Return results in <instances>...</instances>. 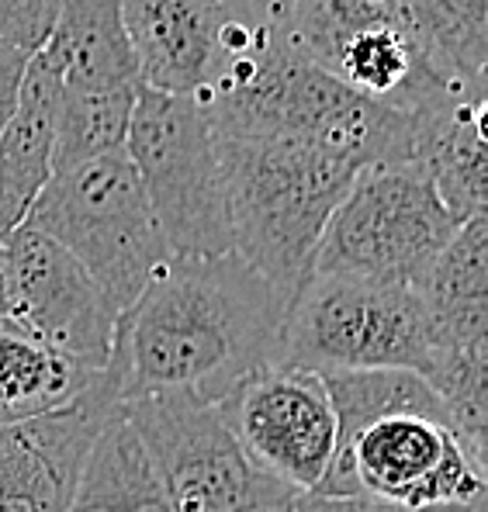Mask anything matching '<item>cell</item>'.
Segmentation results:
<instances>
[{
  "label": "cell",
  "instance_id": "26",
  "mask_svg": "<svg viewBox=\"0 0 488 512\" xmlns=\"http://www.w3.org/2000/svg\"><path fill=\"white\" fill-rule=\"evenodd\" d=\"M260 512H298V509H295V499H291V502H281V506H270V509H260Z\"/></svg>",
  "mask_w": 488,
  "mask_h": 512
},
{
  "label": "cell",
  "instance_id": "12",
  "mask_svg": "<svg viewBox=\"0 0 488 512\" xmlns=\"http://www.w3.org/2000/svg\"><path fill=\"white\" fill-rule=\"evenodd\" d=\"M7 288V315L25 322L45 343L104 371L115 350L118 308L94 284V277L45 232L21 222L0 243Z\"/></svg>",
  "mask_w": 488,
  "mask_h": 512
},
{
  "label": "cell",
  "instance_id": "25",
  "mask_svg": "<svg viewBox=\"0 0 488 512\" xmlns=\"http://www.w3.org/2000/svg\"><path fill=\"white\" fill-rule=\"evenodd\" d=\"M0 315H7V288H4V263H0Z\"/></svg>",
  "mask_w": 488,
  "mask_h": 512
},
{
  "label": "cell",
  "instance_id": "18",
  "mask_svg": "<svg viewBox=\"0 0 488 512\" xmlns=\"http://www.w3.org/2000/svg\"><path fill=\"white\" fill-rule=\"evenodd\" d=\"M42 49L70 90L139 87L122 28V0H56V25Z\"/></svg>",
  "mask_w": 488,
  "mask_h": 512
},
{
  "label": "cell",
  "instance_id": "8",
  "mask_svg": "<svg viewBox=\"0 0 488 512\" xmlns=\"http://www.w3.org/2000/svg\"><path fill=\"white\" fill-rule=\"evenodd\" d=\"M125 156L146 187L170 256L205 260L232 253L219 149L198 97L139 84Z\"/></svg>",
  "mask_w": 488,
  "mask_h": 512
},
{
  "label": "cell",
  "instance_id": "19",
  "mask_svg": "<svg viewBox=\"0 0 488 512\" xmlns=\"http://www.w3.org/2000/svg\"><path fill=\"white\" fill-rule=\"evenodd\" d=\"M66 512H170L122 405L90 443Z\"/></svg>",
  "mask_w": 488,
  "mask_h": 512
},
{
  "label": "cell",
  "instance_id": "9",
  "mask_svg": "<svg viewBox=\"0 0 488 512\" xmlns=\"http://www.w3.org/2000/svg\"><path fill=\"white\" fill-rule=\"evenodd\" d=\"M457 229L423 163H374L354 173L329 215L312 274L416 288Z\"/></svg>",
  "mask_w": 488,
  "mask_h": 512
},
{
  "label": "cell",
  "instance_id": "1",
  "mask_svg": "<svg viewBox=\"0 0 488 512\" xmlns=\"http://www.w3.org/2000/svg\"><path fill=\"white\" fill-rule=\"evenodd\" d=\"M284 360V301L236 253L170 256L118 315L104 371L118 402L180 391L219 405L253 371Z\"/></svg>",
  "mask_w": 488,
  "mask_h": 512
},
{
  "label": "cell",
  "instance_id": "10",
  "mask_svg": "<svg viewBox=\"0 0 488 512\" xmlns=\"http://www.w3.org/2000/svg\"><path fill=\"white\" fill-rule=\"evenodd\" d=\"M170 512H260L298 495L250 464L219 405L180 391L122 402Z\"/></svg>",
  "mask_w": 488,
  "mask_h": 512
},
{
  "label": "cell",
  "instance_id": "23",
  "mask_svg": "<svg viewBox=\"0 0 488 512\" xmlns=\"http://www.w3.org/2000/svg\"><path fill=\"white\" fill-rule=\"evenodd\" d=\"M219 4L232 21H243V25L270 35H281L295 11V0H219Z\"/></svg>",
  "mask_w": 488,
  "mask_h": 512
},
{
  "label": "cell",
  "instance_id": "20",
  "mask_svg": "<svg viewBox=\"0 0 488 512\" xmlns=\"http://www.w3.org/2000/svg\"><path fill=\"white\" fill-rule=\"evenodd\" d=\"M139 87L115 90H59L56 108V153L52 170L73 163L97 160V156L125 153L129 122Z\"/></svg>",
  "mask_w": 488,
  "mask_h": 512
},
{
  "label": "cell",
  "instance_id": "16",
  "mask_svg": "<svg viewBox=\"0 0 488 512\" xmlns=\"http://www.w3.org/2000/svg\"><path fill=\"white\" fill-rule=\"evenodd\" d=\"M416 163L430 173L440 201L457 222L485 215V97H461L416 115Z\"/></svg>",
  "mask_w": 488,
  "mask_h": 512
},
{
  "label": "cell",
  "instance_id": "7",
  "mask_svg": "<svg viewBox=\"0 0 488 512\" xmlns=\"http://www.w3.org/2000/svg\"><path fill=\"white\" fill-rule=\"evenodd\" d=\"M284 360L315 374L409 371L426 381L433 336L409 284L312 274L284 308Z\"/></svg>",
  "mask_w": 488,
  "mask_h": 512
},
{
  "label": "cell",
  "instance_id": "6",
  "mask_svg": "<svg viewBox=\"0 0 488 512\" xmlns=\"http://www.w3.org/2000/svg\"><path fill=\"white\" fill-rule=\"evenodd\" d=\"M25 222L63 246L118 315L170 260L146 187L125 153L52 170Z\"/></svg>",
  "mask_w": 488,
  "mask_h": 512
},
{
  "label": "cell",
  "instance_id": "17",
  "mask_svg": "<svg viewBox=\"0 0 488 512\" xmlns=\"http://www.w3.org/2000/svg\"><path fill=\"white\" fill-rule=\"evenodd\" d=\"M101 374L45 343L14 315H0V426L66 409L94 388Z\"/></svg>",
  "mask_w": 488,
  "mask_h": 512
},
{
  "label": "cell",
  "instance_id": "2",
  "mask_svg": "<svg viewBox=\"0 0 488 512\" xmlns=\"http://www.w3.org/2000/svg\"><path fill=\"white\" fill-rule=\"evenodd\" d=\"M336 450L312 495L378 499L405 509L485 506V454L419 374H322Z\"/></svg>",
  "mask_w": 488,
  "mask_h": 512
},
{
  "label": "cell",
  "instance_id": "22",
  "mask_svg": "<svg viewBox=\"0 0 488 512\" xmlns=\"http://www.w3.org/2000/svg\"><path fill=\"white\" fill-rule=\"evenodd\" d=\"M28 59H32V52H25L21 45H14L11 39L0 35V132H4L7 122L14 118V111H18Z\"/></svg>",
  "mask_w": 488,
  "mask_h": 512
},
{
  "label": "cell",
  "instance_id": "11",
  "mask_svg": "<svg viewBox=\"0 0 488 512\" xmlns=\"http://www.w3.org/2000/svg\"><path fill=\"white\" fill-rule=\"evenodd\" d=\"M225 426L257 471L291 495H312L336 450V412L322 374L270 364L243 378L219 402Z\"/></svg>",
  "mask_w": 488,
  "mask_h": 512
},
{
  "label": "cell",
  "instance_id": "5",
  "mask_svg": "<svg viewBox=\"0 0 488 512\" xmlns=\"http://www.w3.org/2000/svg\"><path fill=\"white\" fill-rule=\"evenodd\" d=\"M281 35L343 87L409 118L485 97L444 70L405 0H295Z\"/></svg>",
  "mask_w": 488,
  "mask_h": 512
},
{
  "label": "cell",
  "instance_id": "24",
  "mask_svg": "<svg viewBox=\"0 0 488 512\" xmlns=\"http://www.w3.org/2000/svg\"><path fill=\"white\" fill-rule=\"evenodd\" d=\"M295 509L298 512H485V506H471V509H405V506H392V502H378V499H333V495H298Z\"/></svg>",
  "mask_w": 488,
  "mask_h": 512
},
{
  "label": "cell",
  "instance_id": "3",
  "mask_svg": "<svg viewBox=\"0 0 488 512\" xmlns=\"http://www.w3.org/2000/svg\"><path fill=\"white\" fill-rule=\"evenodd\" d=\"M212 135H288L357 167L416 163V118L354 94L302 59L284 35L239 52L201 97Z\"/></svg>",
  "mask_w": 488,
  "mask_h": 512
},
{
  "label": "cell",
  "instance_id": "15",
  "mask_svg": "<svg viewBox=\"0 0 488 512\" xmlns=\"http://www.w3.org/2000/svg\"><path fill=\"white\" fill-rule=\"evenodd\" d=\"M59 90H63L59 66L45 49L32 52L18 111L0 132V243L25 222L52 177Z\"/></svg>",
  "mask_w": 488,
  "mask_h": 512
},
{
  "label": "cell",
  "instance_id": "21",
  "mask_svg": "<svg viewBox=\"0 0 488 512\" xmlns=\"http://www.w3.org/2000/svg\"><path fill=\"white\" fill-rule=\"evenodd\" d=\"M52 25H56V0H0V35L25 52H39Z\"/></svg>",
  "mask_w": 488,
  "mask_h": 512
},
{
  "label": "cell",
  "instance_id": "4",
  "mask_svg": "<svg viewBox=\"0 0 488 512\" xmlns=\"http://www.w3.org/2000/svg\"><path fill=\"white\" fill-rule=\"evenodd\" d=\"M232 253L291 305L312 277L322 229L354 180L357 163L288 135H215Z\"/></svg>",
  "mask_w": 488,
  "mask_h": 512
},
{
  "label": "cell",
  "instance_id": "14",
  "mask_svg": "<svg viewBox=\"0 0 488 512\" xmlns=\"http://www.w3.org/2000/svg\"><path fill=\"white\" fill-rule=\"evenodd\" d=\"M118 405V388L104 371L66 409L0 426V512H66L90 443Z\"/></svg>",
  "mask_w": 488,
  "mask_h": 512
},
{
  "label": "cell",
  "instance_id": "13",
  "mask_svg": "<svg viewBox=\"0 0 488 512\" xmlns=\"http://www.w3.org/2000/svg\"><path fill=\"white\" fill-rule=\"evenodd\" d=\"M122 28L142 87L198 101L239 52L270 39L232 21L219 0H122Z\"/></svg>",
  "mask_w": 488,
  "mask_h": 512
}]
</instances>
